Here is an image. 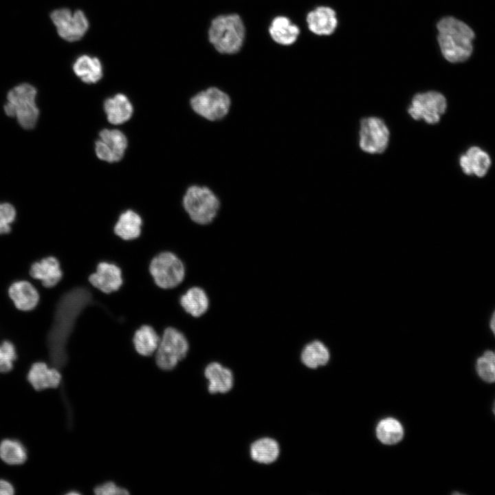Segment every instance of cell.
Returning a JSON list of instances; mask_svg holds the SVG:
<instances>
[{
	"label": "cell",
	"instance_id": "cell-35",
	"mask_svg": "<svg viewBox=\"0 0 495 495\" xmlns=\"http://www.w3.org/2000/svg\"><path fill=\"white\" fill-rule=\"evenodd\" d=\"M14 493L13 485L8 480L0 478V495H11Z\"/></svg>",
	"mask_w": 495,
	"mask_h": 495
},
{
	"label": "cell",
	"instance_id": "cell-21",
	"mask_svg": "<svg viewBox=\"0 0 495 495\" xmlns=\"http://www.w3.org/2000/svg\"><path fill=\"white\" fill-rule=\"evenodd\" d=\"M142 226L140 215L133 210H126L120 214L113 226V232L123 241H133L141 235Z\"/></svg>",
	"mask_w": 495,
	"mask_h": 495
},
{
	"label": "cell",
	"instance_id": "cell-29",
	"mask_svg": "<svg viewBox=\"0 0 495 495\" xmlns=\"http://www.w3.org/2000/svg\"><path fill=\"white\" fill-rule=\"evenodd\" d=\"M475 370L483 382L488 384L495 383V350H487L477 358Z\"/></svg>",
	"mask_w": 495,
	"mask_h": 495
},
{
	"label": "cell",
	"instance_id": "cell-33",
	"mask_svg": "<svg viewBox=\"0 0 495 495\" xmlns=\"http://www.w3.org/2000/svg\"><path fill=\"white\" fill-rule=\"evenodd\" d=\"M16 212L12 205L8 203L0 204V235L11 232V225L16 219Z\"/></svg>",
	"mask_w": 495,
	"mask_h": 495
},
{
	"label": "cell",
	"instance_id": "cell-30",
	"mask_svg": "<svg viewBox=\"0 0 495 495\" xmlns=\"http://www.w3.org/2000/svg\"><path fill=\"white\" fill-rule=\"evenodd\" d=\"M14 105L16 109V117L20 125L25 129H33L36 124L39 114L35 102Z\"/></svg>",
	"mask_w": 495,
	"mask_h": 495
},
{
	"label": "cell",
	"instance_id": "cell-23",
	"mask_svg": "<svg viewBox=\"0 0 495 495\" xmlns=\"http://www.w3.org/2000/svg\"><path fill=\"white\" fill-rule=\"evenodd\" d=\"M72 69L76 76L87 84L96 83L103 76L100 60L89 55L78 56L73 63Z\"/></svg>",
	"mask_w": 495,
	"mask_h": 495
},
{
	"label": "cell",
	"instance_id": "cell-25",
	"mask_svg": "<svg viewBox=\"0 0 495 495\" xmlns=\"http://www.w3.org/2000/svg\"><path fill=\"white\" fill-rule=\"evenodd\" d=\"M251 458L256 462L270 464L274 462L279 456L280 448L278 443L270 438H263L254 441L250 446Z\"/></svg>",
	"mask_w": 495,
	"mask_h": 495
},
{
	"label": "cell",
	"instance_id": "cell-17",
	"mask_svg": "<svg viewBox=\"0 0 495 495\" xmlns=\"http://www.w3.org/2000/svg\"><path fill=\"white\" fill-rule=\"evenodd\" d=\"M459 165L467 175L484 177L488 172L491 159L489 154L478 146H472L459 158Z\"/></svg>",
	"mask_w": 495,
	"mask_h": 495
},
{
	"label": "cell",
	"instance_id": "cell-19",
	"mask_svg": "<svg viewBox=\"0 0 495 495\" xmlns=\"http://www.w3.org/2000/svg\"><path fill=\"white\" fill-rule=\"evenodd\" d=\"M306 21L309 30L320 36L332 34L338 23L335 11L327 6H319L310 11Z\"/></svg>",
	"mask_w": 495,
	"mask_h": 495
},
{
	"label": "cell",
	"instance_id": "cell-15",
	"mask_svg": "<svg viewBox=\"0 0 495 495\" xmlns=\"http://www.w3.org/2000/svg\"><path fill=\"white\" fill-rule=\"evenodd\" d=\"M182 309L191 317L198 318L205 315L210 306V299L204 288L199 285L188 287L179 297Z\"/></svg>",
	"mask_w": 495,
	"mask_h": 495
},
{
	"label": "cell",
	"instance_id": "cell-11",
	"mask_svg": "<svg viewBox=\"0 0 495 495\" xmlns=\"http://www.w3.org/2000/svg\"><path fill=\"white\" fill-rule=\"evenodd\" d=\"M128 141L125 134L116 129H104L95 142V153L102 161L114 163L120 161L125 154Z\"/></svg>",
	"mask_w": 495,
	"mask_h": 495
},
{
	"label": "cell",
	"instance_id": "cell-36",
	"mask_svg": "<svg viewBox=\"0 0 495 495\" xmlns=\"http://www.w3.org/2000/svg\"><path fill=\"white\" fill-rule=\"evenodd\" d=\"M490 328L492 333L495 337V309L492 312L490 319Z\"/></svg>",
	"mask_w": 495,
	"mask_h": 495
},
{
	"label": "cell",
	"instance_id": "cell-3",
	"mask_svg": "<svg viewBox=\"0 0 495 495\" xmlns=\"http://www.w3.org/2000/svg\"><path fill=\"white\" fill-rule=\"evenodd\" d=\"M182 207L192 223L208 226L217 217L221 208V200L210 186L192 184L186 188L182 196Z\"/></svg>",
	"mask_w": 495,
	"mask_h": 495
},
{
	"label": "cell",
	"instance_id": "cell-5",
	"mask_svg": "<svg viewBox=\"0 0 495 495\" xmlns=\"http://www.w3.org/2000/svg\"><path fill=\"white\" fill-rule=\"evenodd\" d=\"M232 103L231 96L226 91L214 86L197 91L189 100L192 111L210 122L226 119L231 111Z\"/></svg>",
	"mask_w": 495,
	"mask_h": 495
},
{
	"label": "cell",
	"instance_id": "cell-32",
	"mask_svg": "<svg viewBox=\"0 0 495 495\" xmlns=\"http://www.w3.org/2000/svg\"><path fill=\"white\" fill-rule=\"evenodd\" d=\"M36 89L31 85L23 83L12 89L8 94V100L14 104L35 102Z\"/></svg>",
	"mask_w": 495,
	"mask_h": 495
},
{
	"label": "cell",
	"instance_id": "cell-9",
	"mask_svg": "<svg viewBox=\"0 0 495 495\" xmlns=\"http://www.w3.org/2000/svg\"><path fill=\"white\" fill-rule=\"evenodd\" d=\"M359 137V146L364 152L380 154L388 145L390 133L381 118L371 116L360 121Z\"/></svg>",
	"mask_w": 495,
	"mask_h": 495
},
{
	"label": "cell",
	"instance_id": "cell-37",
	"mask_svg": "<svg viewBox=\"0 0 495 495\" xmlns=\"http://www.w3.org/2000/svg\"><path fill=\"white\" fill-rule=\"evenodd\" d=\"M492 412H493V413H494V416H495V401H494V404H493Z\"/></svg>",
	"mask_w": 495,
	"mask_h": 495
},
{
	"label": "cell",
	"instance_id": "cell-27",
	"mask_svg": "<svg viewBox=\"0 0 495 495\" xmlns=\"http://www.w3.org/2000/svg\"><path fill=\"white\" fill-rule=\"evenodd\" d=\"M28 458V452L23 443L13 438H6L0 442V459L8 465H21Z\"/></svg>",
	"mask_w": 495,
	"mask_h": 495
},
{
	"label": "cell",
	"instance_id": "cell-26",
	"mask_svg": "<svg viewBox=\"0 0 495 495\" xmlns=\"http://www.w3.org/2000/svg\"><path fill=\"white\" fill-rule=\"evenodd\" d=\"M329 358L328 349L320 340H313L305 344L300 353L302 362L310 368L326 364Z\"/></svg>",
	"mask_w": 495,
	"mask_h": 495
},
{
	"label": "cell",
	"instance_id": "cell-12",
	"mask_svg": "<svg viewBox=\"0 0 495 495\" xmlns=\"http://www.w3.org/2000/svg\"><path fill=\"white\" fill-rule=\"evenodd\" d=\"M88 280L94 287L104 294L118 291L124 282L121 268L108 261L99 262L95 271L89 276Z\"/></svg>",
	"mask_w": 495,
	"mask_h": 495
},
{
	"label": "cell",
	"instance_id": "cell-4",
	"mask_svg": "<svg viewBox=\"0 0 495 495\" xmlns=\"http://www.w3.org/2000/svg\"><path fill=\"white\" fill-rule=\"evenodd\" d=\"M245 34V26L239 15L221 14L211 21L208 39L219 53L233 54L242 47Z\"/></svg>",
	"mask_w": 495,
	"mask_h": 495
},
{
	"label": "cell",
	"instance_id": "cell-2",
	"mask_svg": "<svg viewBox=\"0 0 495 495\" xmlns=\"http://www.w3.org/2000/svg\"><path fill=\"white\" fill-rule=\"evenodd\" d=\"M437 30L439 45L447 60L460 63L469 58L472 51L474 33L467 24L448 16L438 23Z\"/></svg>",
	"mask_w": 495,
	"mask_h": 495
},
{
	"label": "cell",
	"instance_id": "cell-6",
	"mask_svg": "<svg viewBox=\"0 0 495 495\" xmlns=\"http://www.w3.org/2000/svg\"><path fill=\"white\" fill-rule=\"evenodd\" d=\"M149 274L155 285L161 289H173L186 278V267L175 252L164 250L156 254L148 265Z\"/></svg>",
	"mask_w": 495,
	"mask_h": 495
},
{
	"label": "cell",
	"instance_id": "cell-14",
	"mask_svg": "<svg viewBox=\"0 0 495 495\" xmlns=\"http://www.w3.org/2000/svg\"><path fill=\"white\" fill-rule=\"evenodd\" d=\"M8 294L14 307L23 311L34 309L40 300L38 288L29 280L12 282L8 287Z\"/></svg>",
	"mask_w": 495,
	"mask_h": 495
},
{
	"label": "cell",
	"instance_id": "cell-1",
	"mask_svg": "<svg viewBox=\"0 0 495 495\" xmlns=\"http://www.w3.org/2000/svg\"><path fill=\"white\" fill-rule=\"evenodd\" d=\"M92 295L85 287H75L61 296L54 309L47 346L52 366L59 370L67 362V344L77 320L91 304Z\"/></svg>",
	"mask_w": 495,
	"mask_h": 495
},
{
	"label": "cell",
	"instance_id": "cell-28",
	"mask_svg": "<svg viewBox=\"0 0 495 495\" xmlns=\"http://www.w3.org/2000/svg\"><path fill=\"white\" fill-rule=\"evenodd\" d=\"M376 432L379 440L387 445L397 443L404 434L401 424L393 418L382 420L377 425Z\"/></svg>",
	"mask_w": 495,
	"mask_h": 495
},
{
	"label": "cell",
	"instance_id": "cell-20",
	"mask_svg": "<svg viewBox=\"0 0 495 495\" xmlns=\"http://www.w3.org/2000/svg\"><path fill=\"white\" fill-rule=\"evenodd\" d=\"M206 378L208 380V391L211 394L226 393L233 386V375L228 368L218 362H211L204 371Z\"/></svg>",
	"mask_w": 495,
	"mask_h": 495
},
{
	"label": "cell",
	"instance_id": "cell-31",
	"mask_svg": "<svg viewBox=\"0 0 495 495\" xmlns=\"http://www.w3.org/2000/svg\"><path fill=\"white\" fill-rule=\"evenodd\" d=\"M17 359L16 346L12 341L3 340L0 342V373L10 371Z\"/></svg>",
	"mask_w": 495,
	"mask_h": 495
},
{
	"label": "cell",
	"instance_id": "cell-13",
	"mask_svg": "<svg viewBox=\"0 0 495 495\" xmlns=\"http://www.w3.org/2000/svg\"><path fill=\"white\" fill-rule=\"evenodd\" d=\"M29 275L32 280L38 282L43 287L50 289L60 282L63 272L58 258L47 256L32 263Z\"/></svg>",
	"mask_w": 495,
	"mask_h": 495
},
{
	"label": "cell",
	"instance_id": "cell-8",
	"mask_svg": "<svg viewBox=\"0 0 495 495\" xmlns=\"http://www.w3.org/2000/svg\"><path fill=\"white\" fill-rule=\"evenodd\" d=\"M447 101L445 96L437 91H429L416 94L408 108V113L415 120H424L434 124L440 121L446 112Z\"/></svg>",
	"mask_w": 495,
	"mask_h": 495
},
{
	"label": "cell",
	"instance_id": "cell-18",
	"mask_svg": "<svg viewBox=\"0 0 495 495\" xmlns=\"http://www.w3.org/2000/svg\"><path fill=\"white\" fill-rule=\"evenodd\" d=\"M103 108L108 122L113 125H120L126 122L133 113L132 103L123 94H117L107 98Z\"/></svg>",
	"mask_w": 495,
	"mask_h": 495
},
{
	"label": "cell",
	"instance_id": "cell-7",
	"mask_svg": "<svg viewBox=\"0 0 495 495\" xmlns=\"http://www.w3.org/2000/svg\"><path fill=\"white\" fill-rule=\"evenodd\" d=\"M189 348V341L182 331L173 326L166 327L156 350L157 365L164 371L174 368L186 357Z\"/></svg>",
	"mask_w": 495,
	"mask_h": 495
},
{
	"label": "cell",
	"instance_id": "cell-24",
	"mask_svg": "<svg viewBox=\"0 0 495 495\" xmlns=\"http://www.w3.org/2000/svg\"><path fill=\"white\" fill-rule=\"evenodd\" d=\"M160 337L155 329L148 324L140 326L134 333L133 343L135 351L141 355L149 356L156 352Z\"/></svg>",
	"mask_w": 495,
	"mask_h": 495
},
{
	"label": "cell",
	"instance_id": "cell-34",
	"mask_svg": "<svg viewBox=\"0 0 495 495\" xmlns=\"http://www.w3.org/2000/svg\"><path fill=\"white\" fill-rule=\"evenodd\" d=\"M94 493L98 495H120L129 494L126 489L120 487L110 481L98 485L94 489Z\"/></svg>",
	"mask_w": 495,
	"mask_h": 495
},
{
	"label": "cell",
	"instance_id": "cell-22",
	"mask_svg": "<svg viewBox=\"0 0 495 495\" xmlns=\"http://www.w3.org/2000/svg\"><path fill=\"white\" fill-rule=\"evenodd\" d=\"M269 33L276 43L290 45L296 41L300 30L288 17L278 16L272 21L269 27Z\"/></svg>",
	"mask_w": 495,
	"mask_h": 495
},
{
	"label": "cell",
	"instance_id": "cell-10",
	"mask_svg": "<svg viewBox=\"0 0 495 495\" xmlns=\"http://www.w3.org/2000/svg\"><path fill=\"white\" fill-rule=\"evenodd\" d=\"M50 17L58 35L69 42L81 39L89 28L88 19L80 10L72 11L67 8H60L54 10Z\"/></svg>",
	"mask_w": 495,
	"mask_h": 495
},
{
	"label": "cell",
	"instance_id": "cell-16",
	"mask_svg": "<svg viewBox=\"0 0 495 495\" xmlns=\"http://www.w3.org/2000/svg\"><path fill=\"white\" fill-rule=\"evenodd\" d=\"M28 382L36 390L57 388L61 382L60 370L44 362L33 363L27 375Z\"/></svg>",
	"mask_w": 495,
	"mask_h": 495
}]
</instances>
